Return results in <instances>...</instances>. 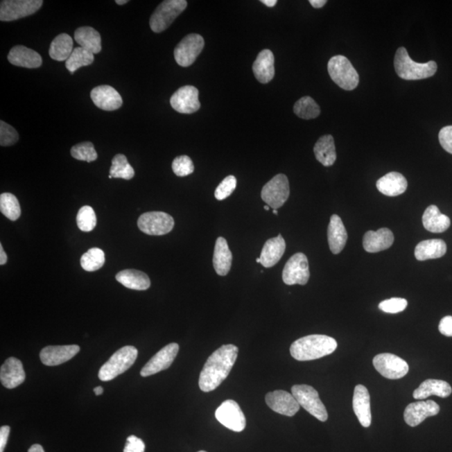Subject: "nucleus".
Masks as SVG:
<instances>
[{"mask_svg":"<svg viewBox=\"0 0 452 452\" xmlns=\"http://www.w3.org/2000/svg\"><path fill=\"white\" fill-rule=\"evenodd\" d=\"M238 351L235 345H223L209 357L200 375L202 391L208 393L215 390L228 377L236 361Z\"/></svg>","mask_w":452,"mask_h":452,"instance_id":"obj_1","label":"nucleus"},{"mask_svg":"<svg viewBox=\"0 0 452 452\" xmlns=\"http://www.w3.org/2000/svg\"><path fill=\"white\" fill-rule=\"evenodd\" d=\"M338 342L327 335L313 334L297 339L290 345V353L298 361H311L333 354Z\"/></svg>","mask_w":452,"mask_h":452,"instance_id":"obj_2","label":"nucleus"},{"mask_svg":"<svg viewBox=\"0 0 452 452\" xmlns=\"http://www.w3.org/2000/svg\"><path fill=\"white\" fill-rule=\"evenodd\" d=\"M394 66L399 78L407 80L429 78L437 71V64L433 60L426 63L414 62L405 47H399L395 53Z\"/></svg>","mask_w":452,"mask_h":452,"instance_id":"obj_3","label":"nucleus"},{"mask_svg":"<svg viewBox=\"0 0 452 452\" xmlns=\"http://www.w3.org/2000/svg\"><path fill=\"white\" fill-rule=\"evenodd\" d=\"M139 351L133 346H125L112 355L102 366L98 377L102 381H111L130 369L138 358Z\"/></svg>","mask_w":452,"mask_h":452,"instance_id":"obj_4","label":"nucleus"},{"mask_svg":"<svg viewBox=\"0 0 452 452\" xmlns=\"http://www.w3.org/2000/svg\"><path fill=\"white\" fill-rule=\"evenodd\" d=\"M328 71L331 79L345 91L358 87L359 76L350 60L344 55H335L329 60Z\"/></svg>","mask_w":452,"mask_h":452,"instance_id":"obj_5","label":"nucleus"},{"mask_svg":"<svg viewBox=\"0 0 452 452\" xmlns=\"http://www.w3.org/2000/svg\"><path fill=\"white\" fill-rule=\"evenodd\" d=\"M188 2L185 0H165L160 3L153 14L151 15L150 25L151 30L155 33L167 30L175 19L186 9Z\"/></svg>","mask_w":452,"mask_h":452,"instance_id":"obj_6","label":"nucleus"},{"mask_svg":"<svg viewBox=\"0 0 452 452\" xmlns=\"http://www.w3.org/2000/svg\"><path fill=\"white\" fill-rule=\"evenodd\" d=\"M292 394L298 403L318 421L325 422L329 418L328 411L321 401L320 394L312 386L297 385L293 386Z\"/></svg>","mask_w":452,"mask_h":452,"instance_id":"obj_7","label":"nucleus"},{"mask_svg":"<svg viewBox=\"0 0 452 452\" xmlns=\"http://www.w3.org/2000/svg\"><path fill=\"white\" fill-rule=\"evenodd\" d=\"M290 195V186L288 177L277 175L264 185L261 191V199L273 209L284 205Z\"/></svg>","mask_w":452,"mask_h":452,"instance_id":"obj_8","label":"nucleus"},{"mask_svg":"<svg viewBox=\"0 0 452 452\" xmlns=\"http://www.w3.org/2000/svg\"><path fill=\"white\" fill-rule=\"evenodd\" d=\"M43 6L42 0H3L0 3V20L14 21L34 15Z\"/></svg>","mask_w":452,"mask_h":452,"instance_id":"obj_9","label":"nucleus"},{"mask_svg":"<svg viewBox=\"0 0 452 452\" xmlns=\"http://www.w3.org/2000/svg\"><path fill=\"white\" fill-rule=\"evenodd\" d=\"M138 226L140 231L147 235L164 236L172 231L175 220L165 212H147L139 217Z\"/></svg>","mask_w":452,"mask_h":452,"instance_id":"obj_10","label":"nucleus"},{"mask_svg":"<svg viewBox=\"0 0 452 452\" xmlns=\"http://www.w3.org/2000/svg\"><path fill=\"white\" fill-rule=\"evenodd\" d=\"M310 277L308 257L298 252L290 258L282 272V280L288 286L306 285Z\"/></svg>","mask_w":452,"mask_h":452,"instance_id":"obj_11","label":"nucleus"},{"mask_svg":"<svg viewBox=\"0 0 452 452\" xmlns=\"http://www.w3.org/2000/svg\"><path fill=\"white\" fill-rule=\"evenodd\" d=\"M375 370L382 376L389 379L405 377L409 372V365L401 358L392 354H381L374 358Z\"/></svg>","mask_w":452,"mask_h":452,"instance_id":"obj_12","label":"nucleus"},{"mask_svg":"<svg viewBox=\"0 0 452 452\" xmlns=\"http://www.w3.org/2000/svg\"><path fill=\"white\" fill-rule=\"evenodd\" d=\"M204 46L205 40L201 35L191 34L185 36L175 48L176 62L183 67L191 66L203 51Z\"/></svg>","mask_w":452,"mask_h":452,"instance_id":"obj_13","label":"nucleus"},{"mask_svg":"<svg viewBox=\"0 0 452 452\" xmlns=\"http://www.w3.org/2000/svg\"><path fill=\"white\" fill-rule=\"evenodd\" d=\"M216 417L229 430L241 433L246 426V419L243 411L235 401L228 399L221 403L216 411Z\"/></svg>","mask_w":452,"mask_h":452,"instance_id":"obj_14","label":"nucleus"},{"mask_svg":"<svg viewBox=\"0 0 452 452\" xmlns=\"http://www.w3.org/2000/svg\"><path fill=\"white\" fill-rule=\"evenodd\" d=\"M179 350L180 346L176 342H172V344L164 347L145 365L141 370V376H151V375L168 369L175 360Z\"/></svg>","mask_w":452,"mask_h":452,"instance_id":"obj_15","label":"nucleus"},{"mask_svg":"<svg viewBox=\"0 0 452 452\" xmlns=\"http://www.w3.org/2000/svg\"><path fill=\"white\" fill-rule=\"evenodd\" d=\"M171 104L177 112L192 114L200 108L199 91L193 86L180 87L171 96Z\"/></svg>","mask_w":452,"mask_h":452,"instance_id":"obj_16","label":"nucleus"},{"mask_svg":"<svg viewBox=\"0 0 452 452\" xmlns=\"http://www.w3.org/2000/svg\"><path fill=\"white\" fill-rule=\"evenodd\" d=\"M266 403L275 412L292 417L300 410V405L293 394L275 390L266 395Z\"/></svg>","mask_w":452,"mask_h":452,"instance_id":"obj_17","label":"nucleus"},{"mask_svg":"<svg viewBox=\"0 0 452 452\" xmlns=\"http://www.w3.org/2000/svg\"><path fill=\"white\" fill-rule=\"evenodd\" d=\"M440 412V406L434 401L411 403L403 412V419L407 425L415 427L428 417H435Z\"/></svg>","mask_w":452,"mask_h":452,"instance_id":"obj_18","label":"nucleus"},{"mask_svg":"<svg viewBox=\"0 0 452 452\" xmlns=\"http://www.w3.org/2000/svg\"><path fill=\"white\" fill-rule=\"evenodd\" d=\"M91 98L96 107L104 111L118 110L123 105V98L119 92L107 85L92 89Z\"/></svg>","mask_w":452,"mask_h":452,"instance_id":"obj_19","label":"nucleus"},{"mask_svg":"<svg viewBox=\"0 0 452 452\" xmlns=\"http://www.w3.org/2000/svg\"><path fill=\"white\" fill-rule=\"evenodd\" d=\"M79 352L78 345L47 346L40 352V358L43 365L56 366L69 361Z\"/></svg>","mask_w":452,"mask_h":452,"instance_id":"obj_20","label":"nucleus"},{"mask_svg":"<svg viewBox=\"0 0 452 452\" xmlns=\"http://www.w3.org/2000/svg\"><path fill=\"white\" fill-rule=\"evenodd\" d=\"M0 381L7 389H15L26 381V372L21 361L11 357L7 359L0 370Z\"/></svg>","mask_w":452,"mask_h":452,"instance_id":"obj_21","label":"nucleus"},{"mask_svg":"<svg viewBox=\"0 0 452 452\" xmlns=\"http://www.w3.org/2000/svg\"><path fill=\"white\" fill-rule=\"evenodd\" d=\"M353 408L359 423L368 428L372 422L370 408V395L368 389L362 385L355 387L353 398Z\"/></svg>","mask_w":452,"mask_h":452,"instance_id":"obj_22","label":"nucleus"},{"mask_svg":"<svg viewBox=\"0 0 452 452\" xmlns=\"http://www.w3.org/2000/svg\"><path fill=\"white\" fill-rule=\"evenodd\" d=\"M394 241L393 232L388 228H381L377 232H367L363 240V245L367 252L377 253L389 249Z\"/></svg>","mask_w":452,"mask_h":452,"instance_id":"obj_23","label":"nucleus"},{"mask_svg":"<svg viewBox=\"0 0 452 452\" xmlns=\"http://www.w3.org/2000/svg\"><path fill=\"white\" fill-rule=\"evenodd\" d=\"M8 60L16 67L35 69L42 64V58L37 52L26 46H16L8 55Z\"/></svg>","mask_w":452,"mask_h":452,"instance_id":"obj_24","label":"nucleus"},{"mask_svg":"<svg viewBox=\"0 0 452 452\" xmlns=\"http://www.w3.org/2000/svg\"><path fill=\"white\" fill-rule=\"evenodd\" d=\"M328 241L330 251L334 255L340 253L348 241V233L341 218L337 215L331 216L328 227Z\"/></svg>","mask_w":452,"mask_h":452,"instance_id":"obj_25","label":"nucleus"},{"mask_svg":"<svg viewBox=\"0 0 452 452\" xmlns=\"http://www.w3.org/2000/svg\"><path fill=\"white\" fill-rule=\"evenodd\" d=\"M286 251V241L281 235L270 238L266 242L261 253V264L266 268H272L281 260Z\"/></svg>","mask_w":452,"mask_h":452,"instance_id":"obj_26","label":"nucleus"},{"mask_svg":"<svg viewBox=\"0 0 452 452\" xmlns=\"http://www.w3.org/2000/svg\"><path fill=\"white\" fill-rule=\"evenodd\" d=\"M376 187L383 195L394 197L405 193L408 183L401 173L390 172L377 181Z\"/></svg>","mask_w":452,"mask_h":452,"instance_id":"obj_27","label":"nucleus"},{"mask_svg":"<svg viewBox=\"0 0 452 452\" xmlns=\"http://www.w3.org/2000/svg\"><path fill=\"white\" fill-rule=\"evenodd\" d=\"M274 55L270 50H263L257 55L253 64L252 70L258 82L266 84L270 82L275 76L274 67Z\"/></svg>","mask_w":452,"mask_h":452,"instance_id":"obj_28","label":"nucleus"},{"mask_svg":"<svg viewBox=\"0 0 452 452\" xmlns=\"http://www.w3.org/2000/svg\"><path fill=\"white\" fill-rule=\"evenodd\" d=\"M232 252L229 248L227 241L223 237L217 238L214 251L213 265L219 276H226L231 270L232 265Z\"/></svg>","mask_w":452,"mask_h":452,"instance_id":"obj_29","label":"nucleus"},{"mask_svg":"<svg viewBox=\"0 0 452 452\" xmlns=\"http://www.w3.org/2000/svg\"><path fill=\"white\" fill-rule=\"evenodd\" d=\"M452 389L449 383L439 379H426L417 390L414 391L413 397L415 399H425L431 395L441 398L449 397Z\"/></svg>","mask_w":452,"mask_h":452,"instance_id":"obj_30","label":"nucleus"},{"mask_svg":"<svg viewBox=\"0 0 452 452\" xmlns=\"http://www.w3.org/2000/svg\"><path fill=\"white\" fill-rule=\"evenodd\" d=\"M424 227L433 233L445 232L451 225L450 218L443 215L435 205H431L422 216Z\"/></svg>","mask_w":452,"mask_h":452,"instance_id":"obj_31","label":"nucleus"},{"mask_svg":"<svg viewBox=\"0 0 452 452\" xmlns=\"http://www.w3.org/2000/svg\"><path fill=\"white\" fill-rule=\"evenodd\" d=\"M445 241L440 239L427 240L419 242L415 249V257L418 261L437 259L446 253Z\"/></svg>","mask_w":452,"mask_h":452,"instance_id":"obj_32","label":"nucleus"},{"mask_svg":"<svg viewBox=\"0 0 452 452\" xmlns=\"http://www.w3.org/2000/svg\"><path fill=\"white\" fill-rule=\"evenodd\" d=\"M75 40L83 49L92 54H98L102 51V38L98 31L90 26L80 27L75 31Z\"/></svg>","mask_w":452,"mask_h":452,"instance_id":"obj_33","label":"nucleus"},{"mask_svg":"<svg viewBox=\"0 0 452 452\" xmlns=\"http://www.w3.org/2000/svg\"><path fill=\"white\" fill-rule=\"evenodd\" d=\"M116 280L125 288L144 290L150 288L151 281L146 273L138 270L128 269L122 270L116 275Z\"/></svg>","mask_w":452,"mask_h":452,"instance_id":"obj_34","label":"nucleus"},{"mask_svg":"<svg viewBox=\"0 0 452 452\" xmlns=\"http://www.w3.org/2000/svg\"><path fill=\"white\" fill-rule=\"evenodd\" d=\"M313 151L318 162L325 167L332 166L336 161V149L332 135L322 136L315 144Z\"/></svg>","mask_w":452,"mask_h":452,"instance_id":"obj_35","label":"nucleus"},{"mask_svg":"<svg viewBox=\"0 0 452 452\" xmlns=\"http://www.w3.org/2000/svg\"><path fill=\"white\" fill-rule=\"evenodd\" d=\"M73 51V40L69 35L60 34L51 44L49 55L58 62H67Z\"/></svg>","mask_w":452,"mask_h":452,"instance_id":"obj_36","label":"nucleus"},{"mask_svg":"<svg viewBox=\"0 0 452 452\" xmlns=\"http://www.w3.org/2000/svg\"><path fill=\"white\" fill-rule=\"evenodd\" d=\"M94 62V55L82 47H76L66 62V67L71 75L80 67L90 66Z\"/></svg>","mask_w":452,"mask_h":452,"instance_id":"obj_37","label":"nucleus"},{"mask_svg":"<svg viewBox=\"0 0 452 452\" xmlns=\"http://www.w3.org/2000/svg\"><path fill=\"white\" fill-rule=\"evenodd\" d=\"M294 113L300 119L310 120L320 115V107L310 96H304L294 105Z\"/></svg>","mask_w":452,"mask_h":452,"instance_id":"obj_38","label":"nucleus"},{"mask_svg":"<svg viewBox=\"0 0 452 452\" xmlns=\"http://www.w3.org/2000/svg\"><path fill=\"white\" fill-rule=\"evenodd\" d=\"M110 175L115 179L130 180L135 175L134 169L128 163L127 157L116 155L112 161Z\"/></svg>","mask_w":452,"mask_h":452,"instance_id":"obj_39","label":"nucleus"},{"mask_svg":"<svg viewBox=\"0 0 452 452\" xmlns=\"http://www.w3.org/2000/svg\"><path fill=\"white\" fill-rule=\"evenodd\" d=\"M0 211L12 221L17 220L21 215L19 200L10 193H3L0 195Z\"/></svg>","mask_w":452,"mask_h":452,"instance_id":"obj_40","label":"nucleus"},{"mask_svg":"<svg viewBox=\"0 0 452 452\" xmlns=\"http://www.w3.org/2000/svg\"><path fill=\"white\" fill-rule=\"evenodd\" d=\"M105 253L102 249L92 248L80 258V265L87 272H92L102 268L105 264Z\"/></svg>","mask_w":452,"mask_h":452,"instance_id":"obj_41","label":"nucleus"},{"mask_svg":"<svg viewBox=\"0 0 452 452\" xmlns=\"http://www.w3.org/2000/svg\"><path fill=\"white\" fill-rule=\"evenodd\" d=\"M76 223L82 232L94 231L96 225V216L94 209L88 205L80 208L78 216H76Z\"/></svg>","mask_w":452,"mask_h":452,"instance_id":"obj_42","label":"nucleus"},{"mask_svg":"<svg viewBox=\"0 0 452 452\" xmlns=\"http://www.w3.org/2000/svg\"><path fill=\"white\" fill-rule=\"evenodd\" d=\"M71 155L75 159L86 161L91 163L98 159V153H96L94 144L91 142H84L75 145L71 149Z\"/></svg>","mask_w":452,"mask_h":452,"instance_id":"obj_43","label":"nucleus"},{"mask_svg":"<svg viewBox=\"0 0 452 452\" xmlns=\"http://www.w3.org/2000/svg\"><path fill=\"white\" fill-rule=\"evenodd\" d=\"M172 168L177 177L188 176L195 171L191 157L186 155L175 157L173 161Z\"/></svg>","mask_w":452,"mask_h":452,"instance_id":"obj_44","label":"nucleus"},{"mask_svg":"<svg viewBox=\"0 0 452 452\" xmlns=\"http://www.w3.org/2000/svg\"><path fill=\"white\" fill-rule=\"evenodd\" d=\"M19 134L10 125L1 121L0 122V145L3 147L12 146L17 143Z\"/></svg>","mask_w":452,"mask_h":452,"instance_id":"obj_45","label":"nucleus"},{"mask_svg":"<svg viewBox=\"0 0 452 452\" xmlns=\"http://www.w3.org/2000/svg\"><path fill=\"white\" fill-rule=\"evenodd\" d=\"M237 180L235 176L229 175L225 177L222 182L218 185L215 191V196L218 200H225L235 191Z\"/></svg>","mask_w":452,"mask_h":452,"instance_id":"obj_46","label":"nucleus"},{"mask_svg":"<svg viewBox=\"0 0 452 452\" xmlns=\"http://www.w3.org/2000/svg\"><path fill=\"white\" fill-rule=\"evenodd\" d=\"M408 302L405 298L393 297L390 299L383 301L379 304V308L386 313H399L407 308Z\"/></svg>","mask_w":452,"mask_h":452,"instance_id":"obj_47","label":"nucleus"},{"mask_svg":"<svg viewBox=\"0 0 452 452\" xmlns=\"http://www.w3.org/2000/svg\"><path fill=\"white\" fill-rule=\"evenodd\" d=\"M439 141L442 147L452 155V126L444 127L439 132Z\"/></svg>","mask_w":452,"mask_h":452,"instance_id":"obj_48","label":"nucleus"},{"mask_svg":"<svg viewBox=\"0 0 452 452\" xmlns=\"http://www.w3.org/2000/svg\"><path fill=\"white\" fill-rule=\"evenodd\" d=\"M145 444L139 437L135 435H130L128 437L126 445H125L123 452H144Z\"/></svg>","mask_w":452,"mask_h":452,"instance_id":"obj_49","label":"nucleus"},{"mask_svg":"<svg viewBox=\"0 0 452 452\" xmlns=\"http://www.w3.org/2000/svg\"><path fill=\"white\" fill-rule=\"evenodd\" d=\"M439 331L444 336L452 337V316L442 318L439 324Z\"/></svg>","mask_w":452,"mask_h":452,"instance_id":"obj_50","label":"nucleus"},{"mask_svg":"<svg viewBox=\"0 0 452 452\" xmlns=\"http://www.w3.org/2000/svg\"><path fill=\"white\" fill-rule=\"evenodd\" d=\"M10 427L8 426L0 428V452H3L9 438Z\"/></svg>","mask_w":452,"mask_h":452,"instance_id":"obj_51","label":"nucleus"},{"mask_svg":"<svg viewBox=\"0 0 452 452\" xmlns=\"http://www.w3.org/2000/svg\"><path fill=\"white\" fill-rule=\"evenodd\" d=\"M309 3L315 9H321L326 5L327 1L326 0H310Z\"/></svg>","mask_w":452,"mask_h":452,"instance_id":"obj_52","label":"nucleus"},{"mask_svg":"<svg viewBox=\"0 0 452 452\" xmlns=\"http://www.w3.org/2000/svg\"><path fill=\"white\" fill-rule=\"evenodd\" d=\"M8 257L5 251H3L2 244H0V265L3 266L6 264Z\"/></svg>","mask_w":452,"mask_h":452,"instance_id":"obj_53","label":"nucleus"},{"mask_svg":"<svg viewBox=\"0 0 452 452\" xmlns=\"http://www.w3.org/2000/svg\"><path fill=\"white\" fill-rule=\"evenodd\" d=\"M28 452H44V448L39 445V444H35V445L30 448L29 451Z\"/></svg>","mask_w":452,"mask_h":452,"instance_id":"obj_54","label":"nucleus"},{"mask_svg":"<svg viewBox=\"0 0 452 452\" xmlns=\"http://www.w3.org/2000/svg\"><path fill=\"white\" fill-rule=\"evenodd\" d=\"M261 2L264 3L265 6L270 8L275 6L277 3V0H261Z\"/></svg>","mask_w":452,"mask_h":452,"instance_id":"obj_55","label":"nucleus"},{"mask_svg":"<svg viewBox=\"0 0 452 452\" xmlns=\"http://www.w3.org/2000/svg\"><path fill=\"white\" fill-rule=\"evenodd\" d=\"M103 387H96V388L94 389V393L96 395H101L103 393Z\"/></svg>","mask_w":452,"mask_h":452,"instance_id":"obj_56","label":"nucleus"},{"mask_svg":"<svg viewBox=\"0 0 452 452\" xmlns=\"http://www.w3.org/2000/svg\"><path fill=\"white\" fill-rule=\"evenodd\" d=\"M116 3L119 6H123L125 3H128V0H116Z\"/></svg>","mask_w":452,"mask_h":452,"instance_id":"obj_57","label":"nucleus"},{"mask_svg":"<svg viewBox=\"0 0 452 452\" xmlns=\"http://www.w3.org/2000/svg\"><path fill=\"white\" fill-rule=\"evenodd\" d=\"M270 209V207H269V205H265L264 209H266V211H269Z\"/></svg>","mask_w":452,"mask_h":452,"instance_id":"obj_58","label":"nucleus"},{"mask_svg":"<svg viewBox=\"0 0 452 452\" xmlns=\"http://www.w3.org/2000/svg\"><path fill=\"white\" fill-rule=\"evenodd\" d=\"M273 214H274V215L278 216V212H277V209H273Z\"/></svg>","mask_w":452,"mask_h":452,"instance_id":"obj_59","label":"nucleus"},{"mask_svg":"<svg viewBox=\"0 0 452 452\" xmlns=\"http://www.w3.org/2000/svg\"><path fill=\"white\" fill-rule=\"evenodd\" d=\"M257 263H261L260 258H257Z\"/></svg>","mask_w":452,"mask_h":452,"instance_id":"obj_60","label":"nucleus"},{"mask_svg":"<svg viewBox=\"0 0 452 452\" xmlns=\"http://www.w3.org/2000/svg\"><path fill=\"white\" fill-rule=\"evenodd\" d=\"M198 452H207V451H198Z\"/></svg>","mask_w":452,"mask_h":452,"instance_id":"obj_61","label":"nucleus"}]
</instances>
